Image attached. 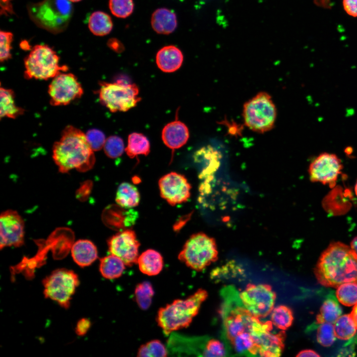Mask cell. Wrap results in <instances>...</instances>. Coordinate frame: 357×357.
Returning <instances> with one entry per match:
<instances>
[{
    "label": "cell",
    "mask_w": 357,
    "mask_h": 357,
    "mask_svg": "<svg viewBox=\"0 0 357 357\" xmlns=\"http://www.w3.org/2000/svg\"><path fill=\"white\" fill-rule=\"evenodd\" d=\"M222 339L230 356H259L264 335L273 328L270 321H261L244 306L238 290L233 286L221 290Z\"/></svg>",
    "instance_id": "1"
},
{
    "label": "cell",
    "mask_w": 357,
    "mask_h": 357,
    "mask_svg": "<svg viewBox=\"0 0 357 357\" xmlns=\"http://www.w3.org/2000/svg\"><path fill=\"white\" fill-rule=\"evenodd\" d=\"M314 273L318 283L327 287L357 283V255L342 242H332L321 253Z\"/></svg>",
    "instance_id": "2"
},
{
    "label": "cell",
    "mask_w": 357,
    "mask_h": 357,
    "mask_svg": "<svg viewBox=\"0 0 357 357\" xmlns=\"http://www.w3.org/2000/svg\"><path fill=\"white\" fill-rule=\"evenodd\" d=\"M94 152L86 134L69 125L65 127L60 139L54 143L52 156L61 173H67L72 169L85 172L90 170L95 163Z\"/></svg>",
    "instance_id": "3"
},
{
    "label": "cell",
    "mask_w": 357,
    "mask_h": 357,
    "mask_svg": "<svg viewBox=\"0 0 357 357\" xmlns=\"http://www.w3.org/2000/svg\"><path fill=\"white\" fill-rule=\"evenodd\" d=\"M208 296L207 292L199 289L184 299H178L158 312L156 321L166 335L187 327L198 314L202 302Z\"/></svg>",
    "instance_id": "4"
},
{
    "label": "cell",
    "mask_w": 357,
    "mask_h": 357,
    "mask_svg": "<svg viewBox=\"0 0 357 357\" xmlns=\"http://www.w3.org/2000/svg\"><path fill=\"white\" fill-rule=\"evenodd\" d=\"M277 109L270 94L260 92L243 106L245 125L253 131L263 133L272 129L277 119Z\"/></svg>",
    "instance_id": "5"
},
{
    "label": "cell",
    "mask_w": 357,
    "mask_h": 357,
    "mask_svg": "<svg viewBox=\"0 0 357 357\" xmlns=\"http://www.w3.org/2000/svg\"><path fill=\"white\" fill-rule=\"evenodd\" d=\"M56 52L46 45L34 46L24 59V76L26 79L47 80L62 72H66L67 66L60 65Z\"/></svg>",
    "instance_id": "6"
},
{
    "label": "cell",
    "mask_w": 357,
    "mask_h": 357,
    "mask_svg": "<svg viewBox=\"0 0 357 357\" xmlns=\"http://www.w3.org/2000/svg\"><path fill=\"white\" fill-rule=\"evenodd\" d=\"M29 13L39 26L57 33L66 27L71 17L72 6L68 0H43L33 5Z\"/></svg>",
    "instance_id": "7"
},
{
    "label": "cell",
    "mask_w": 357,
    "mask_h": 357,
    "mask_svg": "<svg viewBox=\"0 0 357 357\" xmlns=\"http://www.w3.org/2000/svg\"><path fill=\"white\" fill-rule=\"evenodd\" d=\"M218 254L215 239L201 232L187 240L178 258L188 267L200 271L216 261Z\"/></svg>",
    "instance_id": "8"
},
{
    "label": "cell",
    "mask_w": 357,
    "mask_h": 357,
    "mask_svg": "<svg viewBox=\"0 0 357 357\" xmlns=\"http://www.w3.org/2000/svg\"><path fill=\"white\" fill-rule=\"evenodd\" d=\"M100 101L112 112L127 111L141 100L135 84L120 79L114 83L100 82Z\"/></svg>",
    "instance_id": "9"
},
{
    "label": "cell",
    "mask_w": 357,
    "mask_h": 357,
    "mask_svg": "<svg viewBox=\"0 0 357 357\" xmlns=\"http://www.w3.org/2000/svg\"><path fill=\"white\" fill-rule=\"evenodd\" d=\"M79 284L78 276L72 270L57 269L43 280L44 295L67 309Z\"/></svg>",
    "instance_id": "10"
},
{
    "label": "cell",
    "mask_w": 357,
    "mask_h": 357,
    "mask_svg": "<svg viewBox=\"0 0 357 357\" xmlns=\"http://www.w3.org/2000/svg\"><path fill=\"white\" fill-rule=\"evenodd\" d=\"M239 296L245 308L258 318L271 313L276 298L271 287L267 284H248Z\"/></svg>",
    "instance_id": "11"
},
{
    "label": "cell",
    "mask_w": 357,
    "mask_h": 357,
    "mask_svg": "<svg viewBox=\"0 0 357 357\" xmlns=\"http://www.w3.org/2000/svg\"><path fill=\"white\" fill-rule=\"evenodd\" d=\"M52 79L48 87L51 105H67L82 96L83 89L74 74L62 72Z\"/></svg>",
    "instance_id": "12"
},
{
    "label": "cell",
    "mask_w": 357,
    "mask_h": 357,
    "mask_svg": "<svg viewBox=\"0 0 357 357\" xmlns=\"http://www.w3.org/2000/svg\"><path fill=\"white\" fill-rule=\"evenodd\" d=\"M342 168V162L336 155L322 153L309 165L310 179L312 182H319L334 186Z\"/></svg>",
    "instance_id": "13"
},
{
    "label": "cell",
    "mask_w": 357,
    "mask_h": 357,
    "mask_svg": "<svg viewBox=\"0 0 357 357\" xmlns=\"http://www.w3.org/2000/svg\"><path fill=\"white\" fill-rule=\"evenodd\" d=\"M111 254L120 258L127 266L137 264L140 243L135 232L131 230L122 231L108 240Z\"/></svg>",
    "instance_id": "14"
},
{
    "label": "cell",
    "mask_w": 357,
    "mask_h": 357,
    "mask_svg": "<svg viewBox=\"0 0 357 357\" xmlns=\"http://www.w3.org/2000/svg\"><path fill=\"white\" fill-rule=\"evenodd\" d=\"M159 186L161 197L172 206L185 202L190 196L191 185L184 176L176 172L163 176Z\"/></svg>",
    "instance_id": "15"
},
{
    "label": "cell",
    "mask_w": 357,
    "mask_h": 357,
    "mask_svg": "<svg viewBox=\"0 0 357 357\" xmlns=\"http://www.w3.org/2000/svg\"><path fill=\"white\" fill-rule=\"evenodd\" d=\"M0 247H19L24 243V223L14 210H7L0 215Z\"/></svg>",
    "instance_id": "16"
},
{
    "label": "cell",
    "mask_w": 357,
    "mask_h": 357,
    "mask_svg": "<svg viewBox=\"0 0 357 357\" xmlns=\"http://www.w3.org/2000/svg\"><path fill=\"white\" fill-rule=\"evenodd\" d=\"M179 343L183 345L179 351L202 357H226L229 353L223 341L207 337H178Z\"/></svg>",
    "instance_id": "17"
},
{
    "label": "cell",
    "mask_w": 357,
    "mask_h": 357,
    "mask_svg": "<svg viewBox=\"0 0 357 357\" xmlns=\"http://www.w3.org/2000/svg\"><path fill=\"white\" fill-rule=\"evenodd\" d=\"M189 136L187 126L178 119L167 124L162 132L163 142L173 151L183 146L187 142Z\"/></svg>",
    "instance_id": "18"
},
{
    "label": "cell",
    "mask_w": 357,
    "mask_h": 357,
    "mask_svg": "<svg viewBox=\"0 0 357 357\" xmlns=\"http://www.w3.org/2000/svg\"><path fill=\"white\" fill-rule=\"evenodd\" d=\"M221 158L220 152L210 146L197 150L194 155V161L203 167L199 177L207 178L205 181H210L213 175L219 168Z\"/></svg>",
    "instance_id": "19"
},
{
    "label": "cell",
    "mask_w": 357,
    "mask_h": 357,
    "mask_svg": "<svg viewBox=\"0 0 357 357\" xmlns=\"http://www.w3.org/2000/svg\"><path fill=\"white\" fill-rule=\"evenodd\" d=\"M183 59L181 51L173 45L161 49L156 57L158 67L165 72H172L177 70L181 66Z\"/></svg>",
    "instance_id": "20"
},
{
    "label": "cell",
    "mask_w": 357,
    "mask_h": 357,
    "mask_svg": "<svg viewBox=\"0 0 357 357\" xmlns=\"http://www.w3.org/2000/svg\"><path fill=\"white\" fill-rule=\"evenodd\" d=\"M71 252L74 262L82 267L90 265L98 258L96 246L88 239L75 241L72 246Z\"/></svg>",
    "instance_id": "21"
},
{
    "label": "cell",
    "mask_w": 357,
    "mask_h": 357,
    "mask_svg": "<svg viewBox=\"0 0 357 357\" xmlns=\"http://www.w3.org/2000/svg\"><path fill=\"white\" fill-rule=\"evenodd\" d=\"M151 23L154 30L161 34H169L173 32L177 26L175 13L165 8H158L153 13Z\"/></svg>",
    "instance_id": "22"
},
{
    "label": "cell",
    "mask_w": 357,
    "mask_h": 357,
    "mask_svg": "<svg viewBox=\"0 0 357 357\" xmlns=\"http://www.w3.org/2000/svg\"><path fill=\"white\" fill-rule=\"evenodd\" d=\"M137 264L142 273L148 276H155L162 270L164 262L163 257L159 252L149 249L139 256Z\"/></svg>",
    "instance_id": "23"
},
{
    "label": "cell",
    "mask_w": 357,
    "mask_h": 357,
    "mask_svg": "<svg viewBox=\"0 0 357 357\" xmlns=\"http://www.w3.org/2000/svg\"><path fill=\"white\" fill-rule=\"evenodd\" d=\"M286 335L284 331L274 334L267 333L260 344L259 357H277L281 355L284 348Z\"/></svg>",
    "instance_id": "24"
},
{
    "label": "cell",
    "mask_w": 357,
    "mask_h": 357,
    "mask_svg": "<svg viewBox=\"0 0 357 357\" xmlns=\"http://www.w3.org/2000/svg\"><path fill=\"white\" fill-rule=\"evenodd\" d=\"M0 118L4 117L15 119L23 114L24 110L16 105L15 95L10 89L0 87Z\"/></svg>",
    "instance_id": "25"
},
{
    "label": "cell",
    "mask_w": 357,
    "mask_h": 357,
    "mask_svg": "<svg viewBox=\"0 0 357 357\" xmlns=\"http://www.w3.org/2000/svg\"><path fill=\"white\" fill-rule=\"evenodd\" d=\"M125 266L120 258L111 254L100 259L99 270L105 278L114 279L121 276Z\"/></svg>",
    "instance_id": "26"
},
{
    "label": "cell",
    "mask_w": 357,
    "mask_h": 357,
    "mask_svg": "<svg viewBox=\"0 0 357 357\" xmlns=\"http://www.w3.org/2000/svg\"><path fill=\"white\" fill-rule=\"evenodd\" d=\"M140 195L137 188L128 182L121 183L117 190L116 201L119 205L125 209L137 206Z\"/></svg>",
    "instance_id": "27"
},
{
    "label": "cell",
    "mask_w": 357,
    "mask_h": 357,
    "mask_svg": "<svg viewBox=\"0 0 357 357\" xmlns=\"http://www.w3.org/2000/svg\"><path fill=\"white\" fill-rule=\"evenodd\" d=\"M113 26L111 17L104 12L95 11L89 18V29L96 36H103L109 34L112 30Z\"/></svg>",
    "instance_id": "28"
},
{
    "label": "cell",
    "mask_w": 357,
    "mask_h": 357,
    "mask_svg": "<svg viewBox=\"0 0 357 357\" xmlns=\"http://www.w3.org/2000/svg\"><path fill=\"white\" fill-rule=\"evenodd\" d=\"M150 150V142L145 135L137 132L129 135L127 146L125 151L130 158H134L139 155L147 156Z\"/></svg>",
    "instance_id": "29"
},
{
    "label": "cell",
    "mask_w": 357,
    "mask_h": 357,
    "mask_svg": "<svg viewBox=\"0 0 357 357\" xmlns=\"http://www.w3.org/2000/svg\"><path fill=\"white\" fill-rule=\"evenodd\" d=\"M342 309L334 298L326 299L323 303L320 312L316 316V323L334 324L341 315Z\"/></svg>",
    "instance_id": "30"
},
{
    "label": "cell",
    "mask_w": 357,
    "mask_h": 357,
    "mask_svg": "<svg viewBox=\"0 0 357 357\" xmlns=\"http://www.w3.org/2000/svg\"><path fill=\"white\" fill-rule=\"evenodd\" d=\"M336 338L347 340L353 337L357 329L350 313L341 315L334 323Z\"/></svg>",
    "instance_id": "31"
},
{
    "label": "cell",
    "mask_w": 357,
    "mask_h": 357,
    "mask_svg": "<svg viewBox=\"0 0 357 357\" xmlns=\"http://www.w3.org/2000/svg\"><path fill=\"white\" fill-rule=\"evenodd\" d=\"M272 324L281 330H286L292 324L294 316L292 309L286 305H279L271 313Z\"/></svg>",
    "instance_id": "32"
},
{
    "label": "cell",
    "mask_w": 357,
    "mask_h": 357,
    "mask_svg": "<svg viewBox=\"0 0 357 357\" xmlns=\"http://www.w3.org/2000/svg\"><path fill=\"white\" fill-rule=\"evenodd\" d=\"M337 288V298L342 304L351 306L357 303V283H345Z\"/></svg>",
    "instance_id": "33"
},
{
    "label": "cell",
    "mask_w": 357,
    "mask_h": 357,
    "mask_svg": "<svg viewBox=\"0 0 357 357\" xmlns=\"http://www.w3.org/2000/svg\"><path fill=\"white\" fill-rule=\"evenodd\" d=\"M154 291L151 283L144 281L135 287L134 296L135 301L142 310L147 309L151 305Z\"/></svg>",
    "instance_id": "34"
},
{
    "label": "cell",
    "mask_w": 357,
    "mask_h": 357,
    "mask_svg": "<svg viewBox=\"0 0 357 357\" xmlns=\"http://www.w3.org/2000/svg\"><path fill=\"white\" fill-rule=\"evenodd\" d=\"M168 351L165 345L158 340H153L142 345L137 352L138 357H166Z\"/></svg>",
    "instance_id": "35"
},
{
    "label": "cell",
    "mask_w": 357,
    "mask_h": 357,
    "mask_svg": "<svg viewBox=\"0 0 357 357\" xmlns=\"http://www.w3.org/2000/svg\"><path fill=\"white\" fill-rule=\"evenodd\" d=\"M109 8L112 14L119 18H126L132 13V0H109Z\"/></svg>",
    "instance_id": "36"
},
{
    "label": "cell",
    "mask_w": 357,
    "mask_h": 357,
    "mask_svg": "<svg viewBox=\"0 0 357 357\" xmlns=\"http://www.w3.org/2000/svg\"><path fill=\"white\" fill-rule=\"evenodd\" d=\"M103 148L105 153L109 158L115 159L122 154L124 149V143L120 137L112 135L106 139Z\"/></svg>",
    "instance_id": "37"
},
{
    "label": "cell",
    "mask_w": 357,
    "mask_h": 357,
    "mask_svg": "<svg viewBox=\"0 0 357 357\" xmlns=\"http://www.w3.org/2000/svg\"><path fill=\"white\" fill-rule=\"evenodd\" d=\"M317 341L324 347H330L335 342L336 336L334 324L324 323L321 324L317 331Z\"/></svg>",
    "instance_id": "38"
},
{
    "label": "cell",
    "mask_w": 357,
    "mask_h": 357,
    "mask_svg": "<svg viewBox=\"0 0 357 357\" xmlns=\"http://www.w3.org/2000/svg\"><path fill=\"white\" fill-rule=\"evenodd\" d=\"M85 134L88 142L94 151H99L104 147L106 139L102 131L95 128L91 129Z\"/></svg>",
    "instance_id": "39"
},
{
    "label": "cell",
    "mask_w": 357,
    "mask_h": 357,
    "mask_svg": "<svg viewBox=\"0 0 357 357\" xmlns=\"http://www.w3.org/2000/svg\"><path fill=\"white\" fill-rule=\"evenodd\" d=\"M0 35V60L1 62H3L11 58L10 51L12 48L11 43L13 39V34L10 32L1 31Z\"/></svg>",
    "instance_id": "40"
},
{
    "label": "cell",
    "mask_w": 357,
    "mask_h": 357,
    "mask_svg": "<svg viewBox=\"0 0 357 357\" xmlns=\"http://www.w3.org/2000/svg\"><path fill=\"white\" fill-rule=\"evenodd\" d=\"M343 6L350 16L357 17V0H343Z\"/></svg>",
    "instance_id": "41"
},
{
    "label": "cell",
    "mask_w": 357,
    "mask_h": 357,
    "mask_svg": "<svg viewBox=\"0 0 357 357\" xmlns=\"http://www.w3.org/2000/svg\"><path fill=\"white\" fill-rule=\"evenodd\" d=\"M91 325V321L87 318H82L78 321L75 327V332L79 336L85 335Z\"/></svg>",
    "instance_id": "42"
},
{
    "label": "cell",
    "mask_w": 357,
    "mask_h": 357,
    "mask_svg": "<svg viewBox=\"0 0 357 357\" xmlns=\"http://www.w3.org/2000/svg\"><path fill=\"white\" fill-rule=\"evenodd\" d=\"M108 45L112 50L117 53L122 52L124 50L122 44L115 38L110 39L108 42Z\"/></svg>",
    "instance_id": "43"
},
{
    "label": "cell",
    "mask_w": 357,
    "mask_h": 357,
    "mask_svg": "<svg viewBox=\"0 0 357 357\" xmlns=\"http://www.w3.org/2000/svg\"><path fill=\"white\" fill-rule=\"evenodd\" d=\"M297 357H320V355L314 351L308 349L301 351L297 354Z\"/></svg>",
    "instance_id": "44"
},
{
    "label": "cell",
    "mask_w": 357,
    "mask_h": 357,
    "mask_svg": "<svg viewBox=\"0 0 357 357\" xmlns=\"http://www.w3.org/2000/svg\"><path fill=\"white\" fill-rule=\"evenodd\" d=\"M314 2L319 6L324 8H329L330 0H314Z\"/></svg>",
    "instance_id": "45"
},
{
    "label": "cell",
    "mask_w": 357,
    "mask_h": 357,
    "mask_svg": "<svg viewBox=\"0 0 357 357\" xmlns=\"http://www.w3.org/2000/svg\"><path fill=\"white\" fill-rule=\"evenodd\" d=\"M350 314L355 323L357 329V303L354 305Z\"/></svg>",
    "instance_id": "46"
},
{
    "label": "cell",
    "mask_w": 357,
    "mask_h": 357,
    "mask_svg": "<svg viewBox=\"0 0 357 357\" xmlns=\"http://www.w3.org/2000/svg\"><path fill=\"white\" fill-rule=\"evenodd\" d=\"M350 247L357 255V236L351 241Z\"/></svg>",
    "instance_id": "47"
},
{
    "label": "cell",
    "mask_w": 357,
    "mask_h": 357,
    "mask_svg": "<svg viewBox=\"0 0 357 357\" xmlns=\"http://www.w3.org/2000/svg\"><path fill=\"white\" fill-rule=\"evenodd\" d=\"M355 191L356 194L357 196V181L356 184L355 185Z\"/></svg>",
    "instance_id": "48"
},
{
    "label": "cell",
    "mask_w": 357,
    "mask_h": 357,
    "mask_svg": "<svg viewBox=\"0 0 357 357\" xmlns=\"http://www.w3.org/2000/svg\"><path fill=\"white\" fill-rule=\"evenodd\" d=\"M69 0V1H71V2H78L81 0Z\"/></svg>",
    "instance_id": "49"
}]
</instances>
